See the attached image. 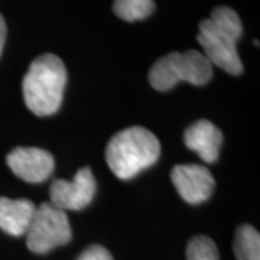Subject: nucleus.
<instances>
[{
    "label": "nucleus",
    "mask_w": 260,
    "mask_h": 260,
    "mask_svg": "<svg viewBox=\"0 0 260 260\" xmlns=\"http://www.w3.org/2000/svg\"><path fill=\"white\" fill-rule=\"evenodd\" d=\"M186 148L195 152L207 164H214L220 156L223 145V133L208 120H198L192 123L184 133Z\"/></svg>",
    "instance_id": "nucleus-9"
},
{
    "label": "nucleus",
    "mask_w": 260,
    "mask_h": 260,
    "mask_svg": "<svg viewBox=\"0 0 260 260\" xmlns=\"http://www.w3.org/2000/svg\"><path fill=\"white\" fill-rule=\"evenodd\" d=\"M213 77V65L200 51L171 52L159 58L149 71V83L158 91H168L184 81L204 85Z\"/></svg>",
    "instance_id": "nucleus-4"
},
{
    "label": "nucleus",
    "mask_w": 260,
    "mask_h": 260,
    "mask_svg": "<svg viewBox=\"0 0 260 260\" xmlns=\"http://www.w3.org/2000/svg\"><path fill=\"white\" fill-rule=\"evenodd\" d=\"M243 34L242 20L236 10L218 6L211 16L200 23L197 41L203 47L205 58L227 74L240 75L243 64L237 52V41Z\"/></svg>",
    "instance_id": "nucleus-1"
},
{
    "label": "nucleus",
    "mask_w": 260,
    "mask_h": 260,
    "mask_svg": "<svg viewBox=\"0 0 260 260\" xmlns=\"http://www.w3.org/2000/svg\"><path fill=\"white\" fill-rule=\"evenodd\" d=\"M234 253L237 260H260V234L254 227L243 224L237 229Z\"/></svg>",
    "instance_id": "nucleus-11"
},
{
    "label": "nucleus",
    "mask_w": 260,
    "mask_h": 260,
    "mask_svg": "<svg viewBox=\"0 0 260 260\" xmlns=\"http://www.w3.org/2000/svg\"><path fill=\"white\" fill-rule=\"evenodd\" d=\"M35 210L37 207L29 200L0 197V229L15 237L26 234Z\"/></svg>",
    "instance_id": "nucleus-10"
},
{
    "label": "nucleus",
    "mask_w": 260,
    "mask_h": 260,
    "mask_svg": "<svg viewBox=\"0 0 260 260\" xmlns=\"http://www.w3.org/2000/svg\"><path fill=\"white\" fill-rule=\"evenodd\" d=\"M171 181L178 194L188 204H201L214 191L215 181L208 168L198 164L177 165L171 172Z\"/></svg>",
    "instance_id": "nucleus-7"
},
{
    "label": "nucleus",
    "mask_w": 260,
    "mask_h": 260,
    "mask_svg": "<svg viewBox=\"0 0 260 260\" xmlns=\"http://www.w3.org/2000/svg\"><path fill=\"white\" fill-rule=\"evenodd\" d=\"M95 178L88 167L81 168L73 181L56 179L49 188L51 204L59 210L80 211L91 204L95 195Z\"/></svg>",
    "instance_id": "nucleus-6"
},
{
    "label": "nucleus",
    "mask_w": 260,
    "mask_h": 260,
    "mask_svg": "<svg viewBox=\"0 0 260 260\" xmlns=\"http://www.w3.org/2000/svg\"><path fill=\"white\" fill-rule=\"evenodd\" d=\"M77 260H113V256L106 247L100 244H93L87 247Z\"/></svg>",
    "instance_id": "nucleus-14"
},
{
    "label": "nucleus",
    "mask_w": 260,
    "mask_h": 260,
    "mask_svg": "<svg viewBox=\"0 0 260 260\" xmlns=\"http://www.w3.org/2000/svg\"><path fill=\"white\" fill-rule=\"evenodd\" d=\"M25 236L29 250L45 254L67 244L73 237V232L67 213L51 203H44L37 207Z\"/></svg>",
    "instance_id": "nucleus-5"
},
{
    "label": "nucleus",
    "mask_w": 260,
    "mask_h": 260,
    "mask_svg": "<svg viewBox=\"0 0 260 260\" xmlns=\"http://www.w3.org/2000/svg\"><path fill=\"white\" fill-rule=\"evenodd\" d=\"M160 155L158 138L142 126H132L113 136L106 148V160L112 172L120 179L136 177L152 167Z\"/></svg>",
    "instance_id": "nucleus-3"
},
{
    "label": "nucleus",
    "mask_w": 260,
    "mask_h": 260,
    "mask_svg": "<svg viewBox=\"0 0 260 260\" xmlns=\"http://www.w3.org/2000/svg\"><path fill=\"white\" fill-rule=\"evenodd\" d=\"M8 165L20 179L30 184H41L52 175L55 160L44 149L16 148L8 155Z\"/></svg>",
    "instance_id": "nucleus-8"
},
{
    "label": "nucleus",
    "mask_w": 260,
    "mask_h": 260,
    "mask_svg": "<svg viewBox=\"0 0 260 260\" xmlns=\"http://www.w3.org/2000/svg\"><path fill=\"white\" fill-rule=\"evenodd\" d=\"M155 10L153 0H114L113 13L126 22H136L149 18Z\"/></svg>",
    "instance_id": "nucleus-12"
},
{
    "label": "nucleus",
    "mask_w": 260,
    "mask_h": 260,
    "mask_svg": "<svg viewBox=\"0 0 260 260\" xmlns=\"http://www.w3.org/2000/svg\"><path fill=\"white\" fill-rule=\"evenodd\" d=\"M186 260H220L215 243L207 236H195L186 247Z\"/></svg>",
    "instance_id": "nucleus-13"
},
{
    "label": "nucleus",
    "mask_w": 260,
    "mask_h": 260,
    "mask_svg": "<svg viewBox=\"0 0 260 260\" xmlns=\"http://www.w3.org/2000/svg\"><path fill=\"white\" fill-rule=\"evenodd\" d=\"M67 68L54 54L38 56L22 81L23 100L34 114L47 117L58 112L64 99Z\"/></svg>",
    "instance_id": "nucleus-2"
},
{
    "label": "nucleus",
    "mask_w": 260,
    "mask_h": 260,
    "mask_svg": "<svg viewBox=\"0 0 260 260\" xmlns=\"http://www.w3.org/2000/svg\"><path fill=\"white\" fill-rule=\"evenodd\" d=\"M5 41H6V22L0 15V55H2L3 47H5Z\"/></svg>",
    "instance_id": "nucleus-15"
}]
</instances>
